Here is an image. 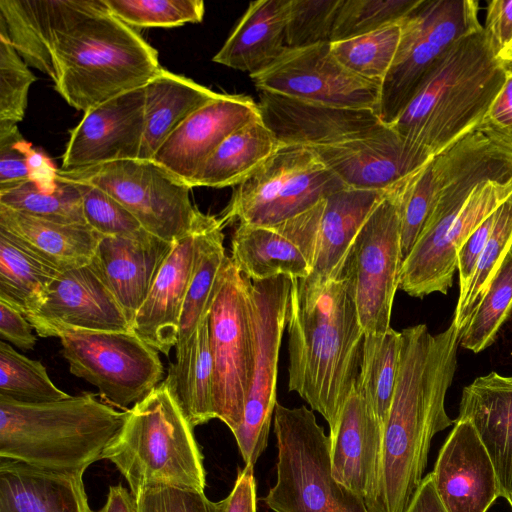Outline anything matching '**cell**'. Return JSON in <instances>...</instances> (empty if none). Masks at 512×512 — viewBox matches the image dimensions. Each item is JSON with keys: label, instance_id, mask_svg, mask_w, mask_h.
Instances as JSON below:
<instances>
[{"label": "cell", "instance_id": "cell-1", "mask_svg": "<svg viewBox=\"0 0 512 512\" xmlns=\"http://www.w3.org/2000/svg\"><path fill=\"white\" fill-rule=\"evenodd\" d=\"M0 27L26 64L84 113L144 87L162 68L157 51L104 0H0Z\"/></svg>", "mask_w": 512, "mask_h": 512}, {"label": "cell", "instance_id": "cell-2", "mask_svg": "<svg viewBox=\"0 0 512 512\" xmlns=\"http://www.w3.org/2000/svg\"><path fill=\"white\" fill-rule=\"evenodd\" d=\"M395 390L383 428L378 477L369 512H405L419 488L434 435L455 423L445 396L457 368L454 323L432 335L425 324L401 331Z\"/></svg>", "mask_w": 512, "mask_h": 512}, {"label": "cell", "instance_id": "cell-3", "mask_svg": "<svg viewBox=\"0 0 512 512\" xmlns=\"http://www.w3.org/2000/svg\"><path fill=\"white\" fill-rule=\"evenodd\" d=\"M290 280L288 387L330 430L356 385L365 334L343 279Z\"/></svg>", "mask_w": 512, "mask_h": 512}, {"label": "cell", "instance_id": "cell-4", "mask_svg": "<svg viewBox=\"0 0 512 512\" xmlns=\"http://www.w3.org/2000/svg\"><path fill=\"white\" fill-rule=\"evenodd\" d=\"M483 27L461 38L390 126L434 156L475 132L507 67Z\"/></svg>", "mask_w": 512, "mask_h": 512}, {"label": "cell", "instance_id": "cell-5", "mask_svg": "<svg viewBox=\"0 0 512 512\" xmlns=\"http://www.w3.org/2000/svg\"><path fill=\"white\" fill-rule=\"evenodd\" d=\"M117 411L93 393L41 403L0 396V458L58 471L85 472L122 428Z\"/></svg>", "mask_w": 512, "mask_h": 512}, {"label": "cell", "instance_id": "cell-6", "mask_svg": "<svg viewBox=\"0 0 512 512\" xmlns=\"http://www.w3.org/2000/svg\"><path fill=\"white\" fill-rule=\"evenodd\" d=\"M193 428L163 381L127 410L101 459L117 467L135 498L162 486L204 492L203 456Z\"/></svg>", "mask_w": 512, "mask_h": 512}, {"label": "cell", "instance_id": "cell-7", "mask_svg": "<svg viewBox=\"0 0 512 512\" xmlns=\"http://www.w3.org/2000/svg\"><path fill=\"white\" fill-rule=\"evenodd\" d=\"M276 483L264 501L274 512H369L363 498L338 482L330 440L306 406L274 411Z\"/></svg>", "mask_w": 512, "mask_h": 512}, {"label": "cell", "instance_id": "cell-8", "mask_svg": "<svg viewBox=\"0 0 512 512\" xmlns=\"http://www.w3.org/2000/svg\"><path fill=\"white\" fill-rule=\"evenodd\" d=\"M476 0H419L399 23L401 39L380 85L376 113L391 126L402 114L448 51L482 27Z\"/></svg>", "mask_w": 512, "mask_h": 512}, {"label": "cell", "instance_id": "cell-9", "mask_svg": "<svg viewBox=\"0 0 512 512\" xmlns=\"http://www.w3.org/2000/svg\"><path fill=\"white\" fill-rule=\"evenodd\" d=\"M440 197L399 273V289L416 298L431 284L447 231L475 188L488 181H512V153L472 132L453 144Z\"/></svg>", "mask_w": 512, "mask_h": 512}, {"label": "cell", "instance_id": "cell-10", "mask_svg": "<svg viewBox=\"0 0 512 512\" xmlns=\"http://www.w3.org/2000/svg\"><path fill=\"white\" fill-rule=\"evenodd\" d=\"M346 188L311 147L280 145L251 176L235 186L219 220L274 225L305 212Z\"/></svg>", "mask_w": 512, "mask_h": 512}, {"label": "cell", "instance_id": "cell-11", "mask_svg": "<svg viewBox=\"0 0 512 512\" xmlns=\"http://www.w3.org/2000/svg\"><path fill=\"white\" fill-rule=\"evenodd\" d=\"M58 179L99 188L147 232L170 243L189 233L198 211L190 199L192 188L154 160L125 159L58 169Z\"/></svg>", "mask_w": 512, "mask_h": 512}, {"label": "cell", "instance_id": "cell-12", "mask_svg": "<svg viewBox=\"0 0 512 512\" xmlns=\"http://www.w3.org/2000/svg\"><path fill=\"white\" fill-rule=\"evenodd\" d=\"M251 289L229 257L208 313L214 411L232 433L242 420L254 365Z\"/></svg>", "mask_w": 512, "mask_h": 512}, {"label": "cell", "instance_id": "cell-13", "mask_svg": "<svg viewBox=\"0 0 512 512\" xmlns=\"http://www.w3.org/2000/svg\"><path fill=\"white\" fill-rule=\"evenodd\" d=\"M403 259L395 189L370 214L353 241L339 278L352 298L364 334L386 332Z\"/></svg>", "mask_w": 512, "mask_h": 512}, {"label": "cell", "instance_id": "cell-14", "mask_svg": "<svg viewBox=\"0 0 512 512\" xmlns=\"http://www.w3.org/2000/svg\"><path fill=\"white\" fill-rule=\"evenodd\" d=\"M60 339L70 372L96 386L112 406L127 411L160 384L158 351L133 330L82 331Z\"/></svg>", "mask_w": 512, "mask_h": 512}, {"label": "cell", "instance_id": "cell-15", "mask_svg": "<svg viewBox=\"0 0 512 512\" xmlns=\"http://www.w3.org/2000/svg\"><path fill=\"white\" fill-rule=\"evenodd\" d=\"M291 280L278 276L252 282L255 357L240 425L233 432L245 464L255 465L268 444L277 404V371Z\"/></svg>", "mask_w": 512, "mask_h": 512}, {"label": "cell", "instance_id": "cell-16", "mask_svg": "<svg viewBox=\"0 0 512 512\" xmlns=\"http://www.w3.org/2000/svg\"><path fill=\"white\" fill-rule=\"evenodd\" d=\"M250 77L260 91L327 106L376 112L379 101L380 84L346 69L332 54L330 43L287 48L269 67Z\"/></svg>", "mask_w": 512, "mask_h": 512}, {"label": "cell", "instance_id": "cell-17", "mask_svg": "<svg viewBox=\"0 0 512 512\" xmlns=\"http://www.w3.org/2000/svg\"><path fill=\"white\" fill-rule=\"evenodd\" d=\"M319 214L320 201L274 225L238 224L231 239L233 264L252 282L278 276L307 278L316 259Z\"/></svg>", "mask_w": 512, "mask_h": 512}, {"label": "cell", "instance_id": "cell-18", "mask_svg": "<svg viewBox=\"0 0 512 512\" xmlns=\"http://www.w3.org/2000/svg\"><path fill=\"white\" fill-rule=\"evenodd\" d=\"M311 148L346 188L380 193L394 190L432 157L387 125L342 143Z\"/></svg>", "mask_w": 512, "mask_h": 512}, {"label": "cell", "instance_id": "cell-19", "mask_svg": "<svg viewBox=\"0 0 512 512\" xmlns=\"http://www.w3.org/2000/svg\"><path fill=\"white\" fill-rule=\"evenodd\" d=\"M25 317L41 337L132 330L122 307L91 263L61 272L41 308Z\"/></svg>", "mask_w": 512, "mask_h": 512}, {"label": "cell", "instance_id": "cell-20", "mask_svg": "<svg viewBox=\"0 0 512 512\" xmlns=\"http://www.w3.org/2000/svg\"><path fill=\"white\" fill-rule=\"evenodd\" d=\"M143 87L123 92L84 113L70 131L63 170L137 159L144 132Z\"/></svg>", "mask_w": 512, "mask_h": 512}, {"label": "cell", "instance_id": "cell-21", "mask_svg": "<svg viewBox=\"0 0 512 512\" xmlns=\"http://www.w3.org/2000/svg\"><path fill=\"white\" fill-rule=\"evenodd\" d=\"M258 107L280 145L330 146L384 125L372 109L327 106L267 91H260Z\"/></svg>", "mask_w": 512, "mask_h": 512}, {"label": "cell", "instance_id": "cell-22", "mask_svg": "<svg viewBox=\"0 0 512 512\" xmlns=\"http://www.w3.org/2000/svg\"><path fill=\"white\" fill-rule=\"evenodd\" d=\"M260 117L258 103L250 96L218 93L165 140L152 160L191 187L219 145L235 130Z\"/></svg>", "mask_w": 512, "mask_h": 512}, {"label": "cell", "instance_id": "cell-23", "mask_svg": "<svg viewBox=\"0 0 512 512\" xmlns=\"http://www.w3.org/2000/svg\"><path fill=\"white\" fill-rule=\"evenodd\" d=\"M447 512H487L501 497L493 463L472 424L456 419L431 472Z\"/></svg>", "mask_w": 512, "mask_h": 512}, {"label": "cell", "instance_id": "cell-24", "mask_svg": "<svg viewBox=\"0 0 512 512\" xmlns=\"http://www.w3.org/2000/svg\"><path fill=\"white\" fill-rule=\"evenodd\" d=\"M200 214L198 210L189 233L174 242L132 323L142 340L166 356L178 341L181 310L195 266Z\"/></svg>", "mask_w": 512, "mask_h": 512}, {"label": "cell", "instance_id": "cell-25", "mask_svg": "<svg viewBox=\"0 0 512 512\" xmlns=\"http://www.w3.org/2000/svg\"><path fill=\"white\" fill-rule=\"evenodd\" d=\"M328 436L334 478L367 503L377 482L383 426L355 387Z\"/></svg>", "mask_w": 512, "mask_h": 512}, {"label": "cell", "instance_id": "cell-26", "mask_svg": "<svg viewBox=\"0 0 512 512\" xmlns=\"http://www.w3.org/2000/svg\"><path fill=\"white\" fill-rule=\"evenodd\" d=\"M174 243L145 229L131 236L103 237L91 264L125 312L131 327Z\"/></svg>", "mask_w": 512, "mask_h": 512}, {"label": "cell", "instance_id": "cell-27", "mask_svg": "<svg viewBox=\"0 0 512 512\" xmlns=\"http://www.w3.org/2000/svg\"><path fill=\"white\" fill-rule=\"evenodd\" d=\"M458 419L474 427L507 499L512 494V376L490 372L465 386Z\"/></svg>", "mask_w": 512, "mask_h": 512}, {"label": "cell", "instance_id": "cell-28", "mask_svg": "<svg viewBox=\"0 0 512 512\" xmlns=\"http://www.w3.org/2000/svg\"><path fill=\"white\" fill-rule=\"evenodd\" d=\"M83 474L44 470L1 458L0 512H93Z\"/></svg>", "mask_w": 512, "mask_h": 512}, {"label": "cell", "instance_id": "cell-29", "mask_svg": "<svg viewBox=\"0 0 512 512\" xmlns=\"http://www.w3.org/2000/svg\"><path fill=\"white\" fill-rule=\"evenodd\" d=\"M0 231L59 272L91 263L103 238L87 224L52 222L3 205Z\"/></svg>", "mask_w": 512, "mask_h": 512}, {"label": "cell", "instance_id": "cell-30", "mask_svg": "<svg viewBox=\"0 0 512 512\" xmlns=\"http://www.w3.org/2000/svg\"><path fill=\"white\" fill-rule=\"evenodd\" d=\"M386 194L344 188L320 201L315 264L304 280L326 282L339 278L353 241Z\"/></svg>", "mask_w": 512, "mask_h": 512}, {"label": "cell", "instance_id": "cell-31", "mask_svg": "<svg viewBox=\"0 0 512 512\" xmlns=\"http://www.w3.org/2000/svg\"><path fill=\"white\" fill-rule=\"evenodd\" d=\"M289 0H258L247 10L213 61L255 75L287 49L286 23Z\"/></svg>", "mask_w": 512, "mask_h": 512}, {"label": "cell", "instance_id": "cell-32", "mask_svg": "<svg viewBox=\"0 0 512 512\" xmlns=\"http://www.w3.org/2000/svg\"><path fill=\"white\" fill-rule=\"evenodd\" d=\"M144 89V132L138 159L152 160L165 140L218 93L164 68Z\"/></svg>", "mask_w": 512, "mask_h": 512}, {"label": "cell", "instance_id": "cell-33", "mask_svg": "<svg viewBox=\"0 0 512 512\" xmlns=\"http://www.w3.org/2000/svg\"><path fill=\"white\" fill-rule=\"evenodd\" d=\"M164 382L192 427L216 418L208 314L190 339L176 348V361Z\"/></svg>", "mask_w": 512, "mask_h": 512}, {"label": "cell", "instance_id": "cell-34", "mask_svg": "<svg viewBox=\"0 0 512 512\" xmlns=\"http://www.w3.org/2000/svg\"><path fill=\"white\" fill-rule=\"evenodd\" d=\"M280 144L261 117L231 133L194 177L191 187L237 186L251 176Z\"/></svg>", "mask_w": 512, "mask_h": 512}, {"label": "cell", "instance_id": "cell-35", "mask_svg": "<svg viewBox=\"0 0 512 512\" xmlns=\"http://www.w3.org/2000/svg\"><path fill=\"white\" fill-rule=\"evenodd\" d=\"M223 228L219 218L201 212L195 266L181 310L175 348L190 339L209 313L229 259L223 245Z\"/></svg>", "mask_w": 512, "mask_h": 512}, {"label": "cell", "instance_id": "cell-36", "mask_svg": "<svg viewBox=\"0 0 512 512\" xmlns=\"http://www.w3.org/2000/svg\"><path fill=\"white\" fill-rule=\"evenodd\" d=\"M60 273L0 231V301L24 316L33 314Z\"/></svg>", "mask_w": 512, "mask_h": 512}, {"label": "cell", "instance_id": "cell-37", "mask_svg": "<svg viewBox=\"0 0 512 512\" xmlns=\"http://www.w3.org/2000/svg\"><path fill=\"white\" fill-rule=\"evenodd\" d=\"M402 336L392 328L365 334L355 388L366 399L383 428L399 369Z\"/></svg>", "mask_w": 512, "mask_h": 512}, {"label": "cell", "instance_id": "cell-38", "mask_svg": "<svg viewBox=\"0 0 512 512\" xmlns=\"http://www.w3.org/2000/svg\"><path fill=\"white\" fill-rule=\"evenodd\" d=\"M450 161L449 148L432 156L418 171L395 188L401 217V252L404 260L429 217L441 191Z\"/></svg>", "mask_w": 512, "mask_h": 512}, {"label": "cell", "instance_id": "cell-39", "mask_svg": "<svg viewBox=\"0 0 512 512\" xmlns=\"http://www.w3.org/2000/svg\"><path fill=\"white\" fill-rule=\"evenodd\" d=\"M511 194L512 181H488L475 188L446 233L431 284V294H447L457 270L459 248Z\"/></svg>", "mask_w": 512, "mask_h": 512}, {"label": "cell", "instance_id": "cell-40", "mask_svg": "<svg viewBox=\"0 0 512 512\" xmlns=\"http://www.w3.org/2000/svg\"><path fill=\"white\" fill-rule=\"evenodd\" d=\"M512 247V194L496 209L491 235L481 252L469 286L458 297L452 322L461 332L488 290L505 256Z\"/></svg>", "mask_w": 512, "mask_h": 512}, {"label": "cell", "instance_id": "cell-41", "mask_svg": "<svg viewBox=\"0 0 512 512\" xmlns=\"http://www.w3.org/2000/svg\"><path fill=\"white\" fill-rule=\"evenodd\" d=\"M512 312V247L492 279L487 292L460 332L459 345L479 353L496 339Z\"/></svg>", "mask_w": 512, "mask_h": 512}, {"label": "cell", "instance_id": "cell-42", "mask_svg": "<svg viewBox=\"0 0 512 512\" xmlns=\"http://www.w3.org/2000/svg\"><path fill=\"white\" fill-rule=\"evenodd\" d=\"M400 39L401 26L395 23L330 45L332 54L346 69L381 85L393 63Z\"/></svg>", "mask_w": 512, "mask_h": 512}, {"label": "cell", "instance_id": "cell-43", "mask_svg": "<svg viewBox=\"0 0 512 512\" xmlns=\"http://www.w3.org/2000/svg\"><path fill=\"white\" fill-rule=\"evenodd\" d=\"M0 396L16 402L41 404L66 399L50 379L45 366L0 340Z\"/></svg>", "mask_w": 512, "mask_h": 512}, {"label": "cell", "instance_id": "cell-44", "mask_svg": "<svg viewBox=\"0 0 512 512\" xmlns=\"http://www.w3.org/2000/svg\"><path fill=\"white\" fill-rule=\"evenodd\" d=\"M58 180L54 192H43L30 180L0 192V205L52 222L87 224L77 185Z\"/></svg>", "mask_w": 512, "mask_h": 512}, {"label": "cell", "instance_id": "cell-45", "mask_svg": "<svg viewBox=\"0 0 512 512\" xmlns=\"http://www.w3.org/2000/svg\"><path fill=\"white\" fill-rule=\"evenodd\" d=\"M129 27H177L200 23L205 13L202 0H104Z\"/></svg>", "mask_w": 512, "mask_h": 512}, {"label": "cell", "instance_id": "cell-46", "mask_svg": "<svg viewBox=\"0 0 512 512\" xmlns=\"http://www.w3.org/2000/svg\"><path fill=\"white\" fill-rule=\"evenodd\" d=\"M419 0H341L331 42L342 41L399 23Z\"/></svg>", "mask_w": 512, "mask_h": 512}, {"label": "cell", "instance_id": "cell-47", "mask_svg": "<svg viewBox=\"0 0 512 512\" xmlns=\"http://www.w3.org/2000/svg\"><path fill=\"white\" fill-rule=\"evenodd\" d=\"M341 0H289L286 45L303 48L331 43L333 26Z\"/></svg>", "mask_w": 512, "mask_h": 512}, {"label": "cell", "instance_id": "cell-48", "mask_svg": "<svg viewBox=\"0 0 512 512\" xmlns=\"http://www.w3.org/2000/svg\"><path fill=\"white\" fill-rule=\"evenodd\" d=\"M36 76L0 27V122L17 124L27 108L28 91Z\"/></svg>", "mask_w": 512, "mask_h": 512}, {"label": "cell", "instance_id": "cell-49", "mask_svg": "<svg viewBox=\"0 0 512 512\" xmlns=\"http://www.w3.org/2000/svg\"><path fill=\"white\" fill-rule=\"evenodd\" d=\"M82 196L87 225L103 237L131 236L144 228L118 201L99 188L74 182Z\"/></svg>", "mask_w": 512, "mask_h": 512}, {"label": "cell", "instance_id": "cell-50", "mask_svg": "<svg viewBox=\"0 0 512 512\" xmlns=\"http://www.w3.org/2000/svg\"><path fill=\"white\" fill-rule=\"evenodd\" d=\"M136 499L137 512H217V502L204 492L175 487H152Z\"/></svg>", "mask_w": 512, "mask_h": 512}, {"label": "cell", "instance_id": "cell-51", "mask_svg": "<svg viewBox=\"0 0 512 512\" xmlns=\"http://www.w3.org/2000/svg\"><path fill=\"white\" fill-rule=\"evenodd\" d=\"M27 142L17 124L0 122V192L29 181Z\"/></svg>", "mask_w": 512, "mask_h": 512}, {"label": "cell", "instance_id": "cell-52", "mask_svg": "<svg viewBox=\"0 0 512 512\" xmlns=\"http://www.w3.org/2000/svg\"><path fill=\"white\" fill-rule=\"evenodd\" d=\"M476 131L512 153V63L508 65L503 85Z\"/></svg>", "mask_w": 512, "mask_h": 512}, {"label": "cell", "instance_id": "cell-53", "mask_svg": "<svg viewBox=\"0 0 512 512\" xmlns=\"http://www.w3.org/2000/svg\"><path fill=\"white\" fill-rule=\"evenodd\" d=\"M496 220V210L490 214L464 242L457 252V270L459 273V297L466 292L477 261L483 251Z\"/></svg>", "mask_w": 512, "mask_h": 512}, {"label": "cell", "instance_id": "cell-54", "mask_svg": "<svg viewBox=\"0 0 512 512\" xmlns=\"http://www.w3.org/2000/svg\"><path fill=\"white\" fill-rule=\"evenodd\" d=\"M482 27L499 54L512 40V0L490 1Z\"/></svg>", "mask_w": 512, "mask_h": 512}, {"label": "cell", "instance_id": "cell-55", "mask_svg": "<svg viewBox=\"0 0 512 512\" xmlns=\"http://www.w3.org/2000/svg\"><path fill=\"white\" fill-rule=\"evenodd\" d=\"M254 466L245 464L227 497L217 502V512H257Z\"/></svg>", "mask_w": 512, "mask_h": 512}, {"label": "cell", "instance_id": "cell-56", "mask_svg": "<svg viewBox=\"0 0 512 512\" xmlns=\"http://www.w3.org/2000/svg\"><path fill=\"white\" fill-rule=\"evenodd\" d=\"M32 328L31 323L21 312L0 301L1 340L22 350H31L36 344Z\"/></svg>", "mask_w": 512, "mask_h": 512}, {"label": "cell", "instance_id": "cell-57", "mask_svg": "<svg viewBox=\"0 0 512 512\" xmlns=\"http://www.w3.org/2000/svg\"><path fill=\"white\" fill-rule=\"evenodd\" d=\"M29 180L43 192H54L58 187V169L42 151L32 147L27 149Z\"/></svg>", "mask_w": 512, "mask_h": 512}, {"label": "cell", "instance_id": "cell-58", "mask_svg": "<svg viewBox=\"0 0 512 512\" xmlns=\"http://www.w3.org/2000/svg\"><path fill=\"white\" fill-rule=\"evenodd\" d=\"M405 512H447L436 492L431 473L423 478Z\"/></svg>", "mask_w": 512, "mask_h": 512}, {"label": "cell", "instance_id": "cell-59", "mask_svg": "<svg viewBox=\"0 0 512 512\" xmlns=\"http://www.w3.org/2000/svg\"><path fill=\"white\" fill-rule=\"evenodd\" d=\"M98 512H137L136 499L121 483L110 486L106 502Z\"/></svg>", "mask_w": 512, "mask_h": 512}, {"label": "cell", "instance_id": "cell-60", "mask_svg": "<svg viewBox=\"0 0 512 512\" xmlns=\"http://www.w3.org/2000/svg\"><path fill=\"white\" fill-rule=\"evenodd\" d=\"M499 58L506 62L512 63V40L510 43L498 54Z\"/></svg>", "mask_w": 512, "mask_h": 512}, {"label": "cell", "instance_id": "cell-61", "mask_svg": "<svg viewBox=\"0 0 512 512\" xmlns=\"http://www.w3.org/2000/svg\"><path fill=\"white\" fill-rule=\"evenodd\" d=\"M512 508V494L506 499Z\"/></svg>", "mask_w": 512, "mask_h": 512}]
</instances>
